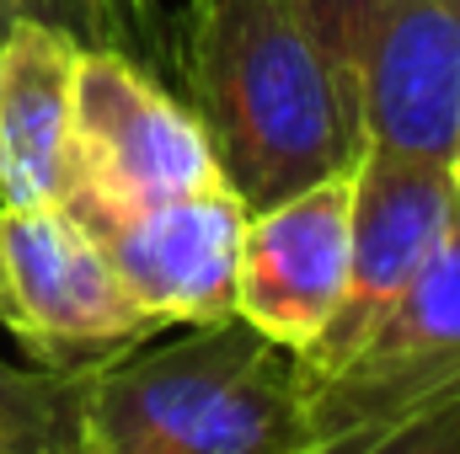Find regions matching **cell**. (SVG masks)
I'll return each mask as SVG.
<instances>
[{"label":"cell","mask_w":460,"mask_h":454,"mask_svg":"<svg viewBox=\"0 0 460 454\" xmlns=\"http://www.w3.org/2000/svg\"><path fill=\"white\" fill-rule=\"evenodd\" d=\"M460 214L456 171L412 155H391L364 144L353 161V198H348V284L338 316L322 342L300 353V369H332L439 257Z\"/></svg>","instance_id":"8992f818"},{"label":"cell","mask_w":460,"mask_h":454,"mask_svg":"<svg viewBox=\"0 0 460 454\" xmlns=\"http://www.w3.org/2000/svg\"><path fill=\"white\" fill-rule=\"evenodd\" d=\"M81 43H118L128 32H150V0H65Z\"/></svg>","instance_id":"7c38bea8"},{"label":"cell","mask_w":460,"mask_h":454,"mask_svg":"<svg viewBox=\"0 0 460 454\" xmlns=\"http://www.w3.org/2000/svg\"><path fill=\"white\" fill-rule=\"evenodd\" d=\"M27 16H43V22H59V27H70V11H65V0H16ZM75 32V27H70Z\"/></svg>","instance_id":"5bb4252c"},{"label":"cell","mask_w":460,"mask_h":454,"mask_svg":"<svg viewBox=\"0 0 460 454\" xmlns=\"http://www.w3.org/2000/svg\"><path fill=\"white\" fill-rule=\"evenodd\" d=\"M92 369H16L0 358V454H86Z\"/></svg>","instance_id":"8fae6325"},{"label":"cell","mask_w":460,"mask_h":454,"mask_svg":"<svg viewBox=\"0 0 460 454\" xmlns=\"http://www.w3.org/2000/svg\"><path fill=\"white\" fill-rule=\"evenodd\" d=\"M86 454H311L300 353L246 316L92 369Z\"/></svg>","instance_id":"7a4b0ae2"},{"label":"cell","mask_w":460,"mask_h":454,"mask_svg":"<svg viewBox=\"0 0 460 454\" xmlns=\"http://www.w3.org/2000/svg\"><path fill=\"white\" fill-rule=\"evenodd\" d=\"M375 5H380V0H300V11L311 16V27L322 32V43L338 54L343 70H348V59H353V43H358L364 22L375 16ZM348 81H353V75H348Z\"/></svg>","instance_id":"4fadbf2b"},{"label":"cell","mask_w":460,"mask_h":454,"mask_svg":"<svg viewBox=\"0 0 460 454\" xmlns=\"http://www.w3.org/2000/svg\"><path fill=\"white\" fill-rule=\"evenodd\" d=\"M177 70L246 209L353 171L358 97L300 0H188Z\"/></svg>","instance_id":"6da1fadb"},{"label":"cell","mask_w":460,"mask_h":454,"mask_svg":"<svg viewBox=\"0 0 460 454\" xmlns=\"http://www.w3.org/2000/svg\"><path fill=\"white\" fill-rule=\"evenodd\" d=\"M450 171H456V193H460V155H456V166H450Z\"/></svg>","instance_id":"e0dca14e"},{"label":"cell","mask_w":460,"mask_h":454,"mask_svg":"<svg viewBox=\"0 0 460 454\" xmlns=\"http://www.w3.org/2000/svg\"><path fill=\"white\" fill-rule=\"evenodd\" d=\"M81 32L16 16L0 38V204H65Z\"/></svg>","instance_id":"30bf717a"},{"label":"cell","mask_w":460,"mask_h":454,"mask_svg":"<svg viewBox=\"0 0 460 454\" xmlns=\"http://www.w3.org/2000/svg\"><path fill=\"white\" fill-rule=\"evenodd\" d=\"M226 182L204 123L128 48L86 43L75 65L70 209H139Z\"/></svg>","instance_id":"5b68a950"},{"label":"cell","mask_w":460,"mask_h":454,"mask_svg":"<svg viewBox=\"0 0 460 454\" xmlns=\"http://www.w3.org/2000/svg\"><path fill=\"white\" fill-rule=\"evenodd\" d=\"M348 198L353 171H338L246 214L235 316L289 353H311L338 316L348 284Z\"/></svg>","instance_id":"9c48e42d"},{"label":"cell","mask_w":460,"mask_h":454,"mask_svg":"<svg viewBox=\"0 0 460 454\" xmlns=\"http://www.w3.org/2000/svg\"><path fill=\"white\" fill-rule=\"evenodd\" d=\"M0 327H5V284H0Z\"/></svg>","instance_id":"2e32d148"},{"label":"cell","mask_w":460,"mask_h":454,"mask_svg":"<svg viewBox=\"0 0 460 454\" xmlns=\"http://www.w3.org/2000/svg\"><path fill=\"white\" fill-rule=\"evenodd\" d=\"M348 75L364 144L456 166L460 0H380L353 43Z\"/></svg>","instance_id":"ba28073f"},{"label":"cell","mask_w":460,"mask_h":454,"mask_svg":"<svg viewBox=\"0 0 460 454\" xmlns=\"http://www.w3.org/2000/svg\"><path fill=\"white\" fill-rule=\"evenodd\" d=\"M305 428L311 454H460V214L423 278L305 374Z\"/></svg>","instance_id":"3957f363"},{"label":"cell","mask_w":460,"mask_h":454,"mask_svg":"<svg viewBox=\"0 0 460 454\" xmlns=\"http://www.w3.org/2000/svg\"><path fill=\"white\" fill-rule=\"evenodd\" d=\"M113 257L128 294L166 327H204L235 316V273L246 204L230 182L155 198L139 209H75Z\"/></svg>","instance_id":"52a82bcc"},{"label":"cell","mask_w":460,"mask_h":454,"mask_svg":"<svg viewBox=\"0 0 460 454\" xmlns=\"http://www.w3.org/2000/svg\"><path fill=\"white\" fill-rule=\"evenodd\" d=\"M16 16H22V5H16V0H0V38H5V27H11Z\"/></svg>","instance_id":"9a60e30c"},{"label":"cell","mask_w":460,"mask_h":454,"mask_svg":"<svg viewBox=\"0 0 460 454\" xmlns=\"http://www.w3.org/2000/svg\"><path fill=\"white\" fill-rule=\"evenodd\" d=\"M0 284L5 332L43 369H102L166 327L70 204H0Z\"/></svg>","instance_id":"277c9868"}]
</instances>
